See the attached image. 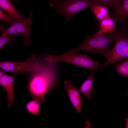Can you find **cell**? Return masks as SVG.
<instances>
[{
	"mask_svg": "<svg viewBox=\"0 0 128 128\" xmlns=\"http://www.w3.org/2000/svg\"><path fill=\"white\" fill-rule=\"evenodd\" d=\"M119 30L120 29L116 30L106 35L95 36L93 34L86 36L80 45L68 51L77 52L80 51H86L96 53L103 55L108 60L110 56V46L116 41Z\"/></svg>",
	"mask_w": 128,
	"mask_h": 128,
	"instance_id": "obj_1",
	"label": "cell"
},
{
	"mask_svg": "<svg viewBox=\"0 0 128 128\" xmlns=\"http://www.w3.org/2000/svg\"><path fill=\"white\" fill-rule=\"evenodd\" d=\"M50 64L54 65L59 62H63L87 68L91 70L96 69L99 63L86 55L67 51L60 55H49L46 58Z\"/></svg>",
	"mask_w": 128,
	"mask_h": 128,
	"instance_id": "obj_2",
	"label": "cell"
},
{
	"mask_svg": "<svg viewBox=\"0 0 128 128\" xmlns=\"http://www.w3.org/2000/svg\"><path fill=\"white\" fill-rule=\"evenodd\" d=\"M96 4L95 0H55L50 5L65 17L68 22L76 14L85 8Z\"/></svg>",
	"mask_w": 128,
	"mask_h": 128,
	"instance_id": "obj_3",
	"label": "cell"
},
{
	"mask_svg": "<svg viewBox=\"0 0 128 128\" xmlns=\"http://www.w3.org/2000/svg\"><path fill=\"white\" fill-rule=\"evenodd\" d=\"M50 76L43 73L35 75L31 78L28 86L33 99L38 100L40 103L45 101V96L52 87Z\"/></svg>",
	"mask_w": 128,
	"mask_h": 128,
	"instance_id": "obj_4",
	"label": "cell"
},
{
	"mask_svg": "<svg viewBox=\"0 0 128 128\" xmlns=\"http://www.w3.org/2000/svg\"><path fill=\"white\" fill-rule=\"evenodd\" d=\"M127 27L120 29L114 45L110 50L109 58L99 68L102 70L107 66L128 58V37L125 32Z\"/></svg>",
	"mask_w": 128,
	"mask_h": 128,
	"instance_id": "obj_5",
	"label": "cell"
},
{
	"mask_svg": "<svg viewBox=\"0 0 128 128\" xmlns=\"http://www.w3.org/2000/svg\"><path fill=\"white\" fill-rule=\"evenodd\" d=\"M37 58L36 56L33 55L22 62L1 61L0 68L5 71L16 74L24 72L35 73L40 67L39 63L35 62Z\"/></svg>",
	"mask_w": 128,
	"mask_h": 128,
	"instance_id": "obj_6",
	"label": "cell"
},
{
	"mask_svg": "<svg viewBox=\"0 0 128 128\" xmlns=\"http://www.w3.org/2000/svg\"><path fill=\"white\" fill-rule=\"evenodd\" d=\"M33 14V12L31 11L29 16L26 18L15 20L11 23L9 27L1 32L2 34H18L22 36L25 38L23 43L26 46H28L30 42V32L32 28V19Z\"/></svg>",
	"mask_w": 128,
	"mask_h": 128,
	"instance_id": "obj_7",
	"label": "cell"
},
{
	"mask_svg": "<svg viewBox=\"0 0 128 128\" xmlns=\"http://www.w3.org/2000/svg\"><path fill=\"white\" fill-rule=\"evenodd\" d=\"M63 87L66 90L69 99L77 112L81 113L82 101L79 89L76 88L72 82L67 80L64 82Z\"/></svg>",
	"mask_w": 128,
	"mask_h": 128,
	"instance_id": "obj_8",
	"label": "cell"
},
{
	"mask_svg": "<svg viewBox=\"0 0 128 128\" xmlns=\"http://www.w3.org/2000/svg\"><path fill=\"white\" fill-rule=\"evenodd\" d=\"M15 77L14 75L6 74L0 78V85L4 88L7 93V106L8 108H11L15 99L14 86Z\"/></svg>",
	"mask_w": 128,
	"mask_h": 128,
	"instance_id": "obj_9",
	"label": "cell"
},
{
	"mask_svg": "<svg viewBox=\"0 0 128 128\" xmlns=\"http://www.w3.org/2000/svg\"><path fill=\"white\" fill-rule=\"evenodd\" d=\"M112 8L115 22L123 24L124 21L128 18V0H120Z\"/></svg>",
	"mask_w": 128,
	"mask_h": 128,
	"instance_id": "obj_10",
	"label": "cell"
},
{
	"mask_svg": "<svg viewBox=\"0 0 128 128\" xmlns=\"http://www.w3.org/2000/svg\"><path fill=\"white\" fill-rule=\"evenodd\" d=\"M100 29L98 31L94 34L95 36L104 35L111 33L116 30L115 22L113 19L109 16L99 22Z\"/></svg>",
	"mask_w": 128,
	"mask_h": 128,
	"instance_id": "obj_11",
	"label": "cell"
},
{
	"mask_svg": "<svg viewBox=\"0 0 128 128\" xmlns=\"http://www.w3.org/2000/svg\"><path fill=\"white\" fill-rule=\"evenodd\" d=\"M0 7L15 20H20L24 17L23 15L17 11L9 0H0Z\"/></svg>",
	"mask_w": 128,
	"mask_h": 128,
	"instance_id": "obj_12",
	"label": "cell"
},
{
	"mask_svg": "<svg viewBox=\"0 0 128 128\" xmlns=\"http://www.w3.org/2000/svg\"><path fill=\"white\" fill-rule=\"evenodd\" d=\"M93 71L91 70V74L83 83L79 90L87 98H91L94 94L92 89Z\"/></svg>",
	"mask_w": 128,
	"mask_h": 128,
	"instance_id": "obj_13",
	"label": "cell"
},
{
	"mask_svg": "<svg viewBox=\"0 0 128 128\" xmlns=\"http://www.w3.org/2000/svg\"><path fill=\"white\" fill-rule=\"evenodd\" d=\"M90 7L91 11L94 15L95 19L98 22L109 16V7L107 6L95 4Z\"/></svg>",
	"mask_w": 128,
	"mask_h": 128,
	"instance_id": "obj_14",
	"label": "cell"
},
{
	"mask_svg": "<svg viewBox=\"0 0 128 128\" xmlns=\"http://www.w3.org/2000/svg\"><path fill=\"white\" fill-rule=\"evenodd\" d=\"M40 103L38 100L33 99L32 100L29 101L26 104V109L30 113L37 115L39 112Z\"/></svg>",
	"mask_w": 128,
	"mask_h": 128,
	"instance_id": "obj_15",
	"label": "cell"
},
{
	"mask_svg": "<svg viewBox=\"0 0 128 128\" xmlns=\"http://www.w3.org/2000/svg\"><path fill=\"white\" fill-rule=\"evenodd\" d=\"M115 67L118 73L128 79V59L124 62L116 64Z\"/></svg>",
	"mask_w": 128,
	"mask_h": 128,
	"instance_id": "obj_16",
	"label": "cell"
},
{
	"mask_svg": "<svg viewBox=\"0 0 128 128\" xmlns=\"http://www.w3.org/2000/svg\"><path fill=\"white\" fill-rule=\"evenodd\" d=\"M14 36L13 35L2 34L0 37V50L6 44L11 45L14 42Z\"/></svg>",
	"mask_w": 128,
	"mask_h": 128,
	"instance_id": "obj_17",
	"label": "cell"
},
{
	"mask_svg": "<svg viewBox=\"0 0 128 128\" xmlns=\"http://www.w3.org/2000/svg\"><path fill=\"white\" fill-rule=\"evenodd\" d=\"M120 0H95L96 4H99L103 5L114 7Z\"/></svg>",
	"mask_w": 128,
	"mask_h": 128,
	"instance_id": "obj_18",
	"label": "cell"
},
{
	"mask_svg": "<svg viewBox=\"0 0 128 128\" xmlns=\"http://www.w3.org/2000/svg\"><path fill=\"white\" fill-rule=\"evenodd\" d=\"M0 20L5 23H11L15 20L9 14L5 13L1 9L0 10Z\"/></svg>",
	"mask_w": 128,
	"mask_h": 128,
	"instance_id": "obj_19",
	"label": "cell"
},
{
	"mask_svg": "<svg viewBox=\"0 0 128 128\" xmlns=\"http://www.w3.org/2000/svg\"><path fill=\"white\" fill-rule=\"evenodd\" d=\"M6 74L1 70H0V78H1Z\"/></svg>",
	"mask_w": 128,
	"mask_h": 128,
	"instance_id": "obj_20",
	"label": "cell"
},
{
	"mask_svg": "<svg viewBox=\"0 0 128 128\" xmlns=\"http://www.w3.org/2000/svg\"><path fill=\"white\" fill-rule=\"evenodd\" d=\"M126 122V128H128V117L126 118H125Z\"/></svg>",
	"mask_w": 128,
	"mask_h": 128,
	"instance_id": "obj_21",
	"label": "cell"
},
{
	"mask_svg": "<svg viewBox=\"0 0 128 128\" xmlns=\"http://www.w3.org/2000/svg\"><path fill=\"white\" fill-rule=\"evenodd\" d=\"M125 32L126 35L128 37V28L125 29Z\"/></svg>",
	"mask_w": 128,
	"mask_h": 128,
	"instance_id": "obj_22",
	"label": "cell"
},
{
	"mask_svg": "<svg viewBox=\"0 0 128 128\" xmlns=\"http://www.w3.org/2000/svg\"><path fill=\"white\" fill-rule=\"evenodd\" d=\"M126 93V95L128 97V88L127 90V91Z\"/></svg>",
	"mask_w": 128,
	"mask_h": 128,
	"instance_id": "obj_23",
	"label": "cell"
},
{
	"mask_svg": "<svg viewBox=\"0 0 128 128\" xmlns=\"http://www.w3.org/2000/svg\"></svg>",
	"mask_w": 128,
	"mask_h": 128,
	"instance_id": "obj_24",
	"label": "cell"
},
{
	"mask_svg": "<svg viewBox=\"0 0 128 128\" xmlns=\"http://www.w3.org/2000/svg\"></svg>",
	"mask_w": 128,
	"mask_h": 128,
	"instance_id": "obj_25",
	"label": "cell"
}]
</instances>
